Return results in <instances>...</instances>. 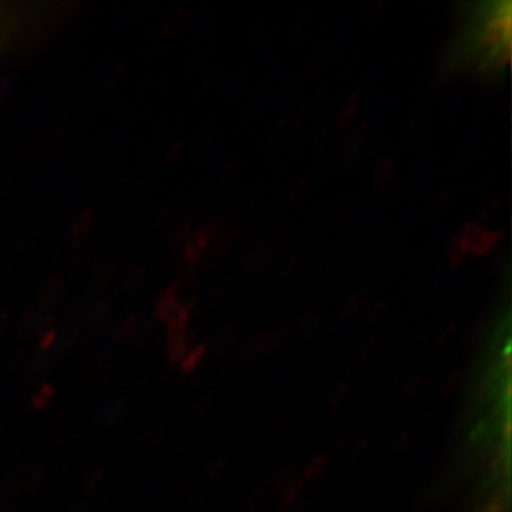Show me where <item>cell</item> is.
Masks as SVG:
<instances>
[{"label": "cell", "instance_id": "cell-1", "mask_svg": "<svg viewBox=\"0 0 512 512\" xmlns=\"http://www.w3.org/2000/svg\"><path fill=\"white\" fill-rule=\"evenodd\" d=\"M4 25H5V14H2V12H0V32H2V29H4Z\"/></svg>", "mask_w": 512, "mask_h": 512}]
</instances>
